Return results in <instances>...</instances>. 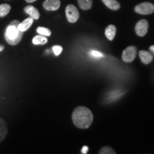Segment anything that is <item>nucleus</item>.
<instances>
[{
  "label": "nucleus",
  "mask_w": 154,
  "mask_h": 154,
  "mask_svg": "<svg viewBox=\"0 0 154 154\" xmlns=\"http://www.w3.org/2000/svg\"><path fill=\"white\" fill-rule=\"evenodd\" d=\"M148 29H149V22L146 19H141V20L138 21L137 24H136V27H135L136 34L140 37L146 35L148 32Z\"/></svg>",
  "instance_id": "nucleus-6"
},
{
  "label": "nucleus",
  "mask_w": 154,
  "mask_h": 154,
  "mask_svg": "<svg viewBox=\"0 0 154 154\" xmlns=\"http://www.w3.org/2000/svg\"><path fill=\"white\" fill-rule=\"evenodd\" d=\"M135 11L139 14L148 15L154 12V5L150 2H143L135 7Z\"/></svg>",
  "instance_id": "nucleus-4"
},
{
  "label": "nucleus",
  "mask_w": 154,
  "mask_h": 154,
  "mask_svg": "<svg viewBox=\"0 0 154 154\" xmlns=\"http://www.w3.org/2000/svg\"><path fill=\"white\" fill-rule=\"evenodd\" d=\"M52 50L56 56H59L61 52H62L63 48L61 47V46L57 45V46H54V47H52Z\"/></svg>",
  "instance_id": "nucleus-19"
},
{
  "label": "nucleus",
  "mask_w": 154,
  "mask_h": 154,
  "mask_svg": "<svg viewBox=\"0 0 154 154\" xmlns=\"http://www.w3.org/2000/svg\"><path fill=\"white\" fill-rule=\"evenodd\" d=\"M149 49H150V51H151V52L154 54V45L151 46V47H150V48H149Z\"/></svg>",
  "instance_id": "nucleus-22"
},
{
  "label": "nucleus",
  "mask_w": 154,
  "mask_h": 154,
  "mask_svg": "<svg viewBox=\"0 0 154 154\" xmlns=\"http://www.w3.org/2000/svg\"><path fill=\"white\" fill-rule=\"evenodd\" d=\"M36 32H37V33L38 34L44 36H51V32L49 29L42 27V26H39V27L36 29Z\"/></svg>",
  "instance_id": "nucleus-17"
},
{
  "label": "nucleus",
  "mask_w": 154,
  "mask_h": 154,
  "mask_svg": "<svg viewBox=\"0 0 154 154\" xmlns=\"http://www.w3.org/2000/svg\"><path fill=\"white\" fill-rule=\"evenodd\" d=\"M78 3L83 10H88L92 7V0H78Z\"/></svg>",
  "instance_id": "nucleus-15"
},
{
  "label": "nucleus",
  "mask_w": 154,
  "mask_h": 154,
  "mask_svg": "<svg viewBox=\"0 0 154 154\" xmlns=\"http://www.w3.org/2000/svg\"><path fill=\"white\" fill-rule=\"evenodd\" d=\"M3 49H4V47H3V46H1V45H0V51H2Z\"/></svg>",
  "instance_id": "nucleus-24"
},
{
  "label": "nucleus",
  "mask_w": 154,
  "mask_h": 154,
  "mask_svg": "<svg viewBox=\"0 0 154 154\" xmlns=\"http://www.w3.org/2000/svg\"><path fill=\"white\" fill-rule=\"evenodd\" d=\"M8 133V127L6 121L2 119H0V143L5 140Z\"/></svg>",
  "instance_id": "nucleus-11"
},
{
  "label": "nucleus",
  "mask_w": 154,
  "mask_h": 154,
  "mask_svg": "<svg viewBox=\"0 0 154 154\" xmlns=\"http://www.w3.org/2000/svg\"><path fill=\"white\" fill-rule=\"evenodd\" d=\"M88 148L87 147V146H84V147L82 148V153H84V154H86V153H88Z\"/></svg>",
  "instance_id": "nucleus-21"
},
{
  "label": "nucleus",
  "mask_w": 154,
  "mask_h": 154,
  "mask_svg": "<svg viewBox=\"0 0 154 154\" xmlns=\"http://www.w3.org/2000/svg\"><path fill=\"white\" fill-rule=\"evenodd\" d=\"M33 22L34 19L32 17H29V18L23 21L22 22H21L18 25V26H17V29H18V30L21 31L22 32H26V30H28L31 27V26L33 24Z\"/></svg>",
  "instance_id": "nucleus-9"
},
{
  "label": "nucleus",
  "mask_w": 154,
  "mask_h": 154,
  "mask_svg": "<svg viewBox=\"0 0 154 154\" xmlns=\"http://www.w3.org/2000/svg\"><path fill=\"white\" fill-rule=\"evenodd\" d=\"M24 32L18 30L17 26L10 24L7 26L5 32V39L10 45L15 46L21 42Z\"/></svg>",
  "instance_id": "nucleus-2"
},
{
  "label": "nucleus",
  "mask_w": 154,
  "mask_h": 154,
  "mask_svg": "<svg viewBox=\"0 0 154 154\" xmlns=\"http://www.w3.org/2000/svg\"><path fill=\"white\" fill-rule=\"evenodd\" d=\"M137 54V48L134 46H130L126 48L122 52V60L124 62H132L136 57Z\"/></svg>",
  "instance_id": "nucleus-3"
},
{
  "label": "nucleus",
  "mask_w": 154,
  "mask_h": 154,
  "mask_svg": "<svg viewBox=\"0 0 154 154\" xmlns=\"http://www.w3.org/2000/svg\"><path fill=\"white\" fill-rule=\"evenodd\" d=\"M48 39L46 36L42 35H37L35 36L32 39V43L34 45H44L47 43Z\"/></svg>",
  "instance_id": "nucleus-14"
},
{
  "label": "nucleus",
  "mask_w": 154,
  "mask_h": 154,
  "mask_svg": "<svg viewBox=\"0 0 154 154\" xmlns=\"http://www.w3.org/2000/svg\"><path fill=\"white\" fill-rule=\"evenodd\" d=\"M94 120L93 113L85 106L76 107L72 113V121L74 124L79 128H88Z\"/></svg>",
  "instance_id": "nucleus-1"
},
{
  "label": "nucleus",
  "mask_w": 154,
  "mask_h": 154,
  "mask_svg": "<svg viewBox=\"0 0 154 154\" xmlns=\"http://www.w3.org/2000/svg\"><path fill=\"white\" fill-rule=\"evenodd\" d=\"M24 12L29 15L30 17H32L33 19H38L40 17L38 9L33 6H27L25 7Z\"/></svg>",
  "instance_id": "nucleus-10"
},
{
  "label": "nucleus",
  "mask_w": 154,
  "mask_h": 154,
  "mask_svg": "<svg viewBox=\"0 0 154 154\" xmlns=\"http://www.w3.org/2000/svg\"><path fill=\"white\" fill-rule=\"evenodd\" d=\"M116 34V28L114 25H109L106 29L105 35L108 39L110 40V41H112L113 38H114Z\"/></svg>",
  "instance_id": "nucleus-12"
},
{
  "label": "nucleus",
  "mask_w": 154,
  "mask_h": 154,
  "mask_svg": "<svg viewBox=\"0 0 154 154\" xmlns=\"http://www.w3.org/2000/svg\"><path fill=\"white\" fill-rule=\"evenodd\" d=\"M100 154H115L116 151L110 146H104L100 150Z\"/></svg>",
  "instance_id": "nucleus-18"
},
{
  "label": "nucleus",
  "mask_w": 154,
  "mask_h": 154,
  "mask_svg": "<svg viewBox=\"0 0 154 154\" xmlns=\"http://www.w3.org/2000/svg\"><path fill=\"white\" fill-rule=\"evenodd\" d=\"M67 20L70 23H75L79 18V12L74 5H69L66 7Z\"/></svg>",
  "instance_id": "nucleus-5"
},
{
  "label": "nucleus",
  "mask_w": 154,
  "mask_h": 154,
  "mask_svg": "<svg viewBox=\"0 0 154 154\" xmlns=\"http://www.w3.org/2000/svg\"><path fill=\"white\" fill-rule=\"evenodd\" d=\"M25 1L28 3H32V2H36V0H25Z\"/></svg>",
  "instance_id": "nucleus-23"
},
{
  "label": "nucleus",
  "mask_w": 154,
  "mask_h": 154,
  "mask_svg": "<svg viewBox=\"0 0 154 154\" xmlns=\"http://www.w3.org/2000/svg\"><path fill=\"white\" fill-rule=\"evenodd\" d=\"M11 10V6L7 4H3L0 5V17L7 16Z\"/></svg>",
  "instance_id": "nucleus-16"
},
{
  "label": "nucleus",
  "mask_w": 154,
  "mask_h": 154,
  "mask_svg": "<svg viewBox=\"0 0 154 154\" xmlns=\"http://www.w3.org/2000/svg\"><path fill=\"white\" fill-rule=\"evenodd\" d=\"M60 0H45L43 3L44 8L48 11L57 10L60 7Z\"/></svg>",
  "instance_id": "nucleus-7"
},
{
  "label": "nucleus",
  "mask_w": 154,
  "mask_h": 154,
  "mask_svg": "<svg viewBox=\"0 0 154 154\" xmlns=\"http://www.w3.org/2000/svg\"><path fill=\"white\" fill-rule=\"evenodd\" d=\"M108 8L112 10H118L120 8V4L116 0H101Z\"/></svg>",
  "instance_id": "nucleus-13"
},
{
  "label": "nucleus",
  "mask_w": 154,
  "mask_h": 154,
  "mask_svg": "<svg viewBox=\"0 0 154 154\" xmlns=\"http://www.w3.org/2000/svg\"><path fill=\"white\" fill-rule=\"evenodd\" d=\"M90 54H91V55L92 56V57H94L95 58L103 57V55L102 54L101 52H99V51H94V50H93V51H91Z\"/></svg>",
  "instance_id": "nucleus-20"
},
{
  "label": "nucleus",
  "mask_w": 154,
  "mask_h": 154,
  "mask_svg": "<svg viewBox=\"0 0 154 154\" xmlns=\"http://www.w3.org/2000/svg\"><path fill=\"white\" fill-rule=\"evenodd\" d=\"M139 57L144 64H149L153 60V55L149 51H144V50H141L138 53Z\"/></svg>",
  "instance_id": "nucleus-8"
}]
</instances>
